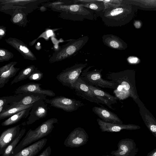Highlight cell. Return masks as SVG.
<instances>
[{
    "instance_id": "cell-1",
    "label": "cell",
    "mask_w": 156,
    "mask_h": 156,
    "mask_svg": "<svg viewBox=\"0 0 156 156\" xmlns=\"http://www.w3.org/2000/svg\"><path fill=\"white\" fill-rule=\"evenodd\" d=\"M105 8L96 12L106 26L111 27H120L129 23L133 18L138 9L134 5L121 2L115 4L105 1Z\"/></svg>"
},
{
    "instance_id": "cell-2",
    "label": "cell",
    "mask_w": 156,
    "mask_h": 156,
    "mask_svg": "<svg viewBox=\"0 0 156 156\" xmlns=\"http://www.w3.org/2000/svg\"><path fill=\"white\" fill-rule=\"evenodd\" d=\"M136 70L127 69L116 72H109L106 78L117 84L113 93L118 99L124 100L130 97L137 105L142 102L138 95L135 83Z\"/></svg>"
},
{
    "instance_id": "cell-3",
    "label": "cell",
    "mask_w": 156,
    "mask_h": 156,
    "mask_svg": "<svg viewBox=\"0 0 156 156\" xmlns=\"http://www.w3.org/2000/svg\"><path fill=\"white\" fill-rule=\"evenodd\" d=\"M58 122L57 118H51L43 122L34 130L30 129L14 150V154L50 134L54 127V124Z\"/></svg>"
},
{
    "instance_id": "cell-4",
    "label": "cell",
    "mask_w": 156,
    "mask_h": 156,
    "mask_svg": "<svg viewBox=\"0 0 156 156\" xmlns=\"http://www.w3.org/2000/svg\"><path fill=\"white\" fill-rule=\"evenodd\" d=\"M88 40V36H84L71 40L53 53L49 59L50 63L60 61L72 57L83 47Z\"/></svg>"
},
{
    "instance_id": "cell-5",
    "label": "cell",
    "mask_w": 156,
    "mask_h": 156,
    "mask_svg": "<svg viewBox=\"0 0 156 156\" xmlns=\"http://www.w3.org/2000/svg\"><path fill=\"white\" fill-rule=\"evenodd\" d=\"M94 66H89L82 71L80 77L87 84L99 88H108L115 90L116 83L112 81H109L102 78L101 72L102 69H95L89 71V69Z\"/></svg>"
},
{
    "instance_id": "cell-6",
    "label": "cell",
    "mask_w": 156,
    "mask_h": 156,
    "mask_svg": "<svg viewBox=\"0 0 156 156\" xmlns=\"http://www.w3.org/2000/svg\"><path fill=\"white\" fill-rule=\"evenodd\" d=\"M87 63H78L63 70L56 76V79L63 85L70 89L79 78Z\"/></svg>"
},
{
    "instance_id": "cell-7",
    "label": "cell",
    "mask_w": 156,
    "mask_h": 156,
    "mask_svg": "<svg viewBox=\"0 0 156 156\" xmlns=\"http://www.w3.org/2000/svg\"><path fill=\"white\" fill-rule=\"evenodd\" d=\"M44 101L53 107L69 112L75 111L85 105L81 101L63 96H58L52 99H46Z\"/></svg>"
},
{
    "instance_id": "cell-8",
    "label": "cell",
    "mask_w": 156,
    "mask_h": 156,
    "mask_svg": "<svg viewBox=\"0 0 156 156\" xmlns=\"http://www.w3.org/2000/svg\"><path fill=\"white\" fill-rule=\"evenodd\" d=\"M71 89L73 90L76 94L79 97L91 102L98 104H105L100 100L92 92L87 84L80 78H79L73 83Z\"/></svg>"
},
{
    "instance_id": "cell-9",
    "label": "cell",
    "mask_w": 156,
    "mask_h": 156,
    "mask_svg": "<svg viewBox=\"0 0 156 156\" xmlns=\"http://www.w3.org/2000/svg\"><path fill=\"white\" fill-rule=\"evenodd\" d=\"M89 136L85 130L80 127L76 128L69 134L64 142L66 147H78L86 144Z\"/></svg>"
},
{
    "instance_id": "cell-10",
    "label": "cell",
    "mask_w": 156,
    "mask_h": 156,
    "mask_svg": "<svg viewBox=\"0 0 156 156\" xmlns=\"http://www.w3.org/2000/svg\"><path fill=\"white\" fill-rule=\"evenodd\" d=\"M118 149L110 153L115 156H135L138 151L134 140L130 138L122 139L117 145Z\"/></svg>"
},
{
    "instance_id": "cell-11",
    "label": "cell",
    "mask_w": 156,
    "mask_h": 156,
    "mask_svg": "<svg viewBox=\"0 0 156 156\" xmlns=\"http://www.w3.org/2000/svg\"><path fill=\"white\" fill-rule=\"evenodd\" d=\"M48 112L46 103L44 100H40L33 104L26 123L32 124L37 120L46 117Z\"/></svg>"
},
{
    "instance_id": "cell-12",
    "label": "cell",
    "mask_w": 156,
    "mask_h": 156,
    "mask_svg": "<svg viewBox=\"0 0 156 156\" xmlns=\"http://www.w3.org/2000/svg\"><path fill=\"white\" fill-rule=\"evenodd\" d=\"M42 84L39 83H30L23 85L17 88L16 94L34 93L41 94L51 97L55 96V93L52 90L42 89L40 87Z\"/></svg>"
},
{
    "instance_id": "cell-13",
    "label": "cell",
    "mask_w": 156,
    "mask_h": 156,
    "mask_svg": "<svg viewBox=\"0 0 156 156\" xmlns=\"http://www.w3.org/2000/svg\"><path fill=\"white\" fill-rule=\"evenodd\" d=\"M20 130V125H18L8 128L2 133L0 136V155L17 137Z\"/></svg>"
},
{
    "instance_id": "cell-14",
    "label": "cell",
    "mask_w": 156,
    "mask_h": 156,
    "mask_svg": "<svg viewBox=\"0 0 156 156\" xmlns=\"http://www.w3.org/2000/svg\"><path fill=\"white\" fill-rule=\"evenodd\" d=\"M99 128L102 132H119L123 130H135L139 129L140 127L133 124H119L106 122L100 119H97Z\"/></svg>"
},
{
    "instance_id": "cell-15",
    "label": "cell",
    "mask_w": 156,
    "mask_h": 156,
    "mask_svg": "<svg viewBox=\"0 0 156 156\" xmlns=\"http://www.w3.org/2000/svg\"><path fill=\"white\" fill-rule=\"evenodd\" d=\"M139 112L145 125L149 131L156 137V120L141 102L137 105Z\"/></svg>"
},
{
    "instance_id": "cell-16",
    "label": "cell",
    "mask_w": 156,
    "mask_h": 156,
    "mask_svg": "<svg viewBox=\"0 0 156 156\" xmlns=\"http://www.w3.org/2000/svg\"><path fill=\"white\" fill-rule=\"evenodd\" d=\"M93 112L103 121L108 123L122 124V121L115 113L104 107L95 106L92 108Z\"/></svg>"
},
{
    "instance_id": "cell-17",
    "label": "cell",
    "mask_w": 156,
    "mask_h": 156,
    "mask_svg": "<svg viewBox=\"0 0 156 156\" xmlns=\"http://www.w3.org/2000/svg\"><path fill=\"white\" fill-rule=\"evenodd\" d=\"M47 140L46 138L41 139L11 156H35L43 148Z\"/></svg>"
},
{
    "instance_id": "cell-18",
    "label": "cell",
    "mask_w": 156,
    "mask_h": 156,
    "mask_svg": "<svg viewBox=\"0 0 156 156\" xmlns=\"http://www.w3.org/2000/svg\"><path fill=\"white\" fill-rule=\"evenodd\" d=\"M104 44L115 50H122L127 48V44L119 37L113 34L103 35L102 37Z\"/></svg>"
},
{
    "instance_id": "cell-19",
    "label": "cell",
    "mask_w": 156,
    "mask_h": 156,
    "mask_svg": "<svg viewBox=\"0 0 156 156\" xmlns=\"http://www.w3.org/2000/svg\"><path fill=\"white\" fill-rule=\"evenodd\" d=\"M88 85L93 93L100 100L109 108L114 110L112 105L117 102V100L118 99L117 98L100 88L88 84Z\"/></svg>"
},
{
    "instance_id": "cell-20",
    "label": "cell",
    "mask_w": 156,
    "mask_h": 156,
    "mask_svg": "<svg viewBox=\"0 0 156 156\" xmlns=\"http://www.w3.org/2000/svg\"><path fill=\"white\" fill-rule=\"evenodd\" d=\"M122 3L135 6L138 9L146 11L156 10V0H121Z\"/></svg>"
},
{
    "instance_id": "cell-21",
    "label": "cell",
    "mask_w": 156,
    "mask_h": 156,
    "mask_svg": "<svg viewBox=\"0 0 156 156\" xmlns=\"http://www.w3.org/2000/svg\"><path fill=\"white\" fill-rule=\"evenodd\" d=\"M24 94V96L20 100L14 102L10 107L17 105H30L39 101H45L46 99L47 96L41 94L28 93Z\"/></svg>"
},
{
    "instance_id": "cell-22",
    "label": "cell",
    "mask_w": 156,
    "mask_h": 156,
    "mask_svg": "<svg viewBox=\"0 0 156 156\" xmlns=\"http://www.w3.org/2000/svg\"><path fill=\"white\" fill-rule=\"evenodd\" d=\"M13 66L8 65L0 68V88L3 87L17 73L19 69L14 68Z\"/></svg>"
},
{
    "instance_id": "cell-23",
    "label": "cell",
    "mask_w": 156,
    "mask_h": 156,
    "mask_svg": "<svg viewBox=\"0 0 156 156\" xmlns=\"http://www.w3.org/2000/svg\"><path fill=\"white\" fill-rule=\"evenodd\" d=\"M32 106L19 112L9 117L1 123V126H7L13 125L19 122L22 119L26 118L29 115Z\"/></svg>"
},
{
    "instance_id": "cell-24",
    "label": "cell",
    "mask_w": 156,
    "mask_h": 156,
    "mask_svg": "<svg viewBox=\"0 0 156 156\" xmlns=\"http://www.w3.org/2000/svg\"><path fill=\"white\" fill-rule=\"evenodd\" d=\"M33 105V104L28 105H17L10 107L0 113V120L9 118L19 112L32 106Z\"/></svg>"
},
{
    "instance_id": "cell-25",
    "label": "cell",
    "mask_w": 156,
    "mask_h": 156,
    "mask_svg": "<svg viewBox=\"0 0 156 156\" xmlns=\"http://www.w3.org/2000/svg\"><path fill=\"white\" fill-rule=\"evenodd\" d=\"M83 3L80 4L83 7L89 8L98 12L102 11L105 8V1L87 0L81 1Z\"/></svg>"
},
{
    "instance_id": "cell-26",
    "label": "cell",
    "mask_w": 156,
    "mask_h": 156,
    "mask_svg": "<svg viewBox=\"0 0 156 156\" xmlns=\"http://www.w3.org/2000/svg\"><path fill=\"white\" fill-rule=\"evenodd\" d=\"M26 131V129L24 128H23L20 130L17 137L6 147L3 153L1 156H11L12 155L14 154V150L24 134Z\"/></svg>"
},
{
    "instance_id": "cell-27",
    "label": "cell",
    "mask_w": 156,
    "mask_h": 156,
    "mask_svg": "<svg viewBox=\"0 0 156 156\" xmlns=\"http://www.w3.org/2000/svg\"><path fill=\"white\" fill-rule=\"evenodd\" d=\"M36 68L35 66L32 65L21 70L11 82V85L28 79Z\"/></svg>"
},
{
    "instance_id": "cell-28",
    "label": "cell",
    "mask_w": 156,
    "mask_h": 156,
    "mask_svg": "<svg viewBox=\"0 0 156 156\" xmlns=\"http://www.w3.org/2000/svg\"><path fill=\"white\" fill-rule=\"evenodd\" d=\"M24 94H16L13 96H4L0 98V107L11 104L20 100Z\"/></svg>"
},
{
    "instance_id": "cell-29",
    "label": "cell",
    "mask_w": 156,
    "mask_h": 156,
    "mask_svg": "<svg viewBox=\"0 0 156 156\" xmlns=\"http://www.w3.org/2000/svg\"><path fill=\"white\" fill-rule=\"evenodd\" d=\"M43 77V73L36 67L28 79L31 80L38 81L41 80Z\"/></svg>"
},
{
    "instance_id": "cell-30",
    "label": "cell",
    "mask_w": 156,
    "mask_h": 156,
    "mask_svg": "<svg viewBox=\"0 0 156 156\" xmlns=\"http://www.w3.org/2000/svg\"><path fill=\"white\" fill-rule=\"evenodd\" d=\"M51 149L50 146L46 148L38 156H50Z\"/></svg>"
},
{
    "instance_id": "cell-31",
    "label": "cell",
    "mask_w": 156,
    "mask_h": 156,
    "mask_svg": "<svg viewBox=\"0 0 156 156\" xmlns=\"http://www.w3.org/2000/svg\"><path fill=\"white\" fill-rule=\"evenodd\" d=\"M127 60L131 64H136L139 62V59L136 57L131 56L128 58Z\"/></svg>"
},
{
    "instance_id": "cell-32",
    "label": "cell",
    "mask_w": 156,
    "mask_h": 156,
    "mask_svg": "<svg viewBox=\"0 0 156 156\" xmlns=\"http://www.w3.org/2000/svg\"><path fill=\"white\" fill-rule=\"evenodd\" d=\"M133 25L136 29L141 28L142 26V22L139 20H136L134 21Z\"/></svg>"
},
{
    "instance_id": "cell-33",
    "label": "cell",
    "mask_w": 156,
    "mask_h": 156,
    "mask_svg": "<svg viewBox=\"0 0 156 156\" xmlns=\"http://www.w3.org/2000/svg\"><path fill=\"white\" fill-rule=\"evenodd\" d=\"M23 15L21 14L16 15L13 18V20L14 23H17L20 21L23 18Z\"/></svg>"
},
{
    "instance_id": "cell-34",
    "label": "cell",
    "mask_w": 156,
    "mask_h": 156,
    "mask_svg": "<svg viewBox=\"0 0 156 156\" xmlns=\"http://www.w3.org/2000/svg\"><path fill=\"white\" fill-rule=\"evenodd\" d=\"M20 49L25 53L29 52V50L25 46L20 45Z\"/></svg>"
},
{
    "instance_id": "cell-35",
    "label": "cell",
    "mask_w": 156,
    "mask_h": 156,
    "mask_svg": "<svg viewBox=\"0 0 156 156\" xmlns=\"http://www.w3.org/2000/svg\"><path fill=\"white\" fill-rule=\"evenodd\" d=\"M146 156H156V148L150 151L147 154Z\"/></svg>"
},
{
    "instance_id": "cell-36",
    "label": "cell",
    "mask_w": 156,
    "mask_h": 156,
    "mask_svg": "<svg viewBox=\"0 0 156 156\" xmlns=\"http://www.w3.org/2000/svg\"><path fill=\"white\" fill-rule=\"evenodd\" d=\"M5 55V52L3 50H0V55L3 56Z\"/></svg>"
},
{
    "instance_id": "cell-37",
    "label": "cell",
    "mask_w": 156,
    "mask_h": 156,
    "mask_svg": "<svg viewBox=\"0 0 156 156\" xmlns=\"http://www.w3.org/2000/svg\"><path fill=\"white\" fill-rule=\"evenodd\" d=\"M4 33L5 32L3 30L0 29V35H3L4 34Z\"/></svg>"
},
{
    "instance_id": "cell-38",
    "label": "cell",
    "mask_w": 156,
    "mask_h": 156,
    "mask_svg": "<svg viewBox=\"0 0 156 156\" xmlns=\"http://www.w3.org/2000/svg\"><path fill=\"white\" fill-rule=\"evenodd\" d=\"M102 156H114V155H103Z\"/></svg>"
}]
</instances>
